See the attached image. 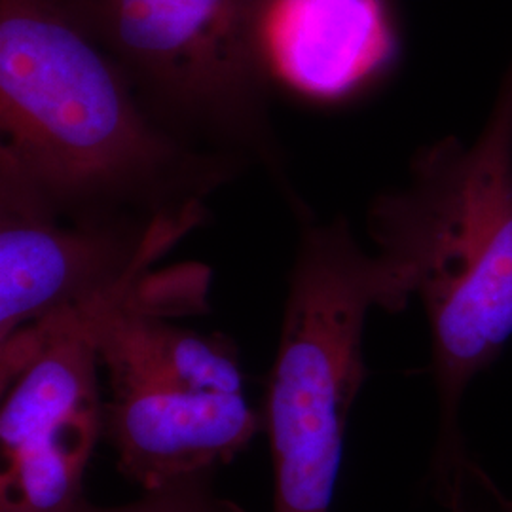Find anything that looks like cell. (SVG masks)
I'll list each match as a JSON object with an SVG mask.
<instances>
[{"mask_svg": "<svg viewBox=\"0 0 512 512\" xmlns=\"http://www.w3.org/2000/svg\"><path fill=\"white\" fill-rule=\"evenodd\" d=\"M0 158L76 220L205 213L238 162L160 126L61 0H0Z\"/></svg>", "mask_w": 512, "mask_h": 512, "instance_id": "obj_1", "label": "cell"}, {"mask_svg": "<svg viewBox=\"0 0 512 512\" xmlns=\"http://www.w3.org/2000/svg\"><path fill=\"white\" fill-rule=\"evenodd\" d=\"M368 232L412 277L427 313L439 497L471 461L459 427L463 397L512 338V65L482 133L471 145L446 137L421 148L406 188L372 203Z\"/></svg>", "mask_w": 512, "mask_h": 512, "instance_id": "obj_2", "label": "cell"}, {"mask_svg": "<svg viewBox=\"0 0 512 512\" xmlns=\"http://www.w3.org/2000/svg\"><path fill=\"white\" fill-rule=\"evenodd\" d=\"M414 283L391 258L359 247L348 220L302 219L262 429L274 465V512H330L349 412L368 370L374 308L401 311Z\"/></svg>", "mask_w": 512, "mask_h": 512, "instance_id": "obj_3", "label": "cell"}, {"mask_svg": "<svg viewBox=\"0 0 512 512\" xmlns=\"http://www.w3.org/2000/svg\"><path fill=\"white\" fill-rule=\"evenodd\" d=\"M61 4L112 55L160 126L192 147L255 160L283 179L264 50L270 0Z\"/></svg>", "mask_w": 512, "mask_h": 512, "instance_id": "obj_4", "label": "cell"}, {"mask_svg": "<svg viewBox=\"0 0 512 512\" xmlns=\"http://www.w3.org/2000/svg\"><path fill=\"white\" fill-rule=\"evenodd\" d=\"M99 353L84 310L0 342V512H73L105 435Z\"/></svg>", "mask_w": 512, "mask_h": 512, "instance_id": "obj_5", "label": "cell"}, {"mask_svg": "<svg viewBox=\"0 0 512 512\" xmlns=\"http://www.w3.org/2000/svg\"><path fill=\"white\" fill-rule=\"evenodd\" d=\"M203 217L69 219L16 165L0 158V342L139 283L150 264Z\"/></svg>", "mask_w": 512, "mask_h": 512, "instance_id": "obj_6", "label": "cell"}, {"mask_svg": "<svg viewBox=\"0 0 512 512\" xmlns=\"http://www.w3.org/2000/svg\"><path fill=\"white\" fill-rule=\"evenodd\" d=\"M260 429L243 393L120 384L110 385L105 403L118 471L143 492L230 463Z\"/></svg>", "mask_w": 512, "mask_h": 512, "instance_id": "obj_7", "label": "cell"}, {"mask_svg": "<svg viewBox=\"0 0 512 512\" xmlns=\"http://www.w3.org/2000/svg\"><path fill=\"white\" fill-rule=\"evenodd\" d=\"M264 50L279 82L317 101H342L397 55L385 0H270Z\"/></svg>", "mask_w": 512, "mask_h": 512, "instance_id": "obj_8", "label": "cell"}, {"mask_svg": "<svg viewBox=\"0 0 512 512\" xmlns=\"http://www.w3.org/2000/svg\"><path fill=\"white\" fill-rule=\"evenodd\" d=\"M213 475L215 471L184 476L145 490L137 501L120 507H97L84 499L73 512H245L236 501L215 492Z\"/></svg>", "mask_w": 512, "mask_h": 512, "instance_id": "obj_9", "label": "cell"}, {"mask_svg": "<svg viewBox=\"0 0 512 512\" xmlns=\"http://www.w3.org/2000/svg\"><path fill=\"white\" fill-rule=\"evenodd\" d=\"M442 505L448 512H512V497L503 494L494 480L471 461L454 480Z\"/></svg>", "mask_w": 512, "mask_h": 512, "instance_id": "obj_10", "label": "cell"}]
</instances>
